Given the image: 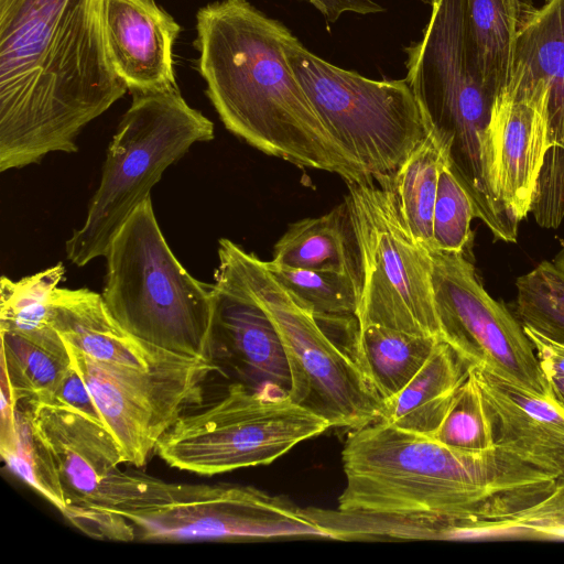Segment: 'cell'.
<instances>
[{
	"label": "cell",
	"mask_w": 564,
	"mask_h": 564,
	"mask_svg": "<svg viewBox=\"0 0 564 564\" xmlns=\"http://www.w3.org/2000/svg\"><path fill=\"white\" fill-rule=\"evenodd\" d=\"M128 88L107 48L104 0H0V171L77 151Z\"/></svg>",
	"instance_id": "obj_1"
},
{
	"label": "cell",
	"mask_w": 564,
	"mask_h": 564,
	"mask_svg": "<svg viewBox=\"0 0 564 564\" xmlns=\"http://www.w3.org/2000/svg\"><path fill=\"white\" fill-rule=\"evenodd\" d=\"M290 30L247 0H218L196 13V69L225 127L259 151L301 169L364 176L327 132L284 47Z\"/></svg>",
	"instance_id": "obj_2"
},
{
	"label": "cell",
	"mask_w": 564,
	"mask_h": 564,
	"mask_svg": "<svg viewBox=\"0 0 564 564\" xmlns=\"http://www.w3.org/2000/svg\"><path fill=\"white\" fill-rule=\"evenodd\" d=\"M338 509L429 512L467 523L495 519L547 496L564 476L501 444L482 452L380 421L348 435Z\"/></svg>",
	"instance_id": "obj_3"
},
{
	"label": "cell",
	"mask_w": 564,
	"mask_h": 564,
	"mask_svg": "<svg viewBox=\"0 0 564 564\" xmlns=\"http://www.w3.org/2000/svg\"><path fill=\"white\" fill-rule=\"evenodd\" d=\"M406 77L427 131L497 240L516 242L519 221L501 199L491 126L496 98L466 67L444 17L431 6L422 37L404 47Z\"/></svg>",
	"instance_id": "obj_4"
},
{
	"label": "cell",
	"mask_w": 564,
	"mask_h": 564,
	"mask_svg": "<svg viewBox=\"0 0 564 564\" xmlns=\"http://www.w3.org/2000/svg\"><path fill=\"white\" fill-rule=\"evenodd\" d=\"M218 259L216 282L248 294L272 321L290 370V399L330 427L357 430L378 421L383 400L357 362L354 338L339 344L291 296L265 261L231 240H219Z\"/></svg>",
	"instance_id": "obj_5"
},
{
	"label": "cell",
	"mask_w": 564,
	"mask_h": 564,
	"mask_svg": "<svg viewBox=\"0 0 564 564\" xmlns=\"http://www.w3.org/2000/svg\"><path fill=\"white\" fill-rule=\"evenodd\" d=\"M104 303L131 336L171 354L210 360L212 286L193 278L169 247L151 196L112 238Z\"/></svg>",
	"instance_id": "obj_6"
},
{
	"label": "cell",
	"mask_w": 564,
	"mask_h": 564,
	"mask_svg": "<svg viewBox=\"0 0 564 564\" xmlns=\"http://www.w3.org/2000/svg\"><path fill=\"white\" fill-rule=\"evenodd\" d=\"M214 139V123L180 88L133 93L109 143L100 184L83 226L66 241L67 259L84 267L105 257L112 238L148 197L163 172L197 142Z\"/></svg>",
	"instance_id": "obj_7"
},
{
	"label": "cell",
	"mask_w": 564,
	"mask_h": 564,
	"mask_svg": "<svg viewBox=\"0 0 564 564\" xmlns=\"http://www.w3.org/2000/svg\"><path fill=\"white\" fill-rule=\"evenodd\" d=\"M288 61L317 116L364 176L393 175L429 131L404 79H370L308 51L290 31Z\"/></svg>",
	"instance_id": "obj_8"
},
{
	"label": "cell",
	"mask_w": 564,
	"mask_h": 564,
	"mask_svg": "<svg viewBox=\"0 0 564 564\" xmlns=\"http://www.w3.org/2000/svg\"><path fill=\"white\" fill-rule=\"evenodd\" d=\"M329 427L288 393L234 381L220 398L183 413L155 454L173 468L213 476L271 464Z\"/></svg>",
	"instance_id": "obj_9"
},
{
	"label": "cell",
	"mask_w": 564,
	"mask_h": 564,
	"mask_svg": "<svg viewBox=\"0 0 564 564\" xmlns=\"http://www.w3.org/2000/svg\"><path fill=\"white\" fill-rule=\"evenodd\" d=\"M344 199L355 237L361 281L359 327L381 325L441 338L430 251L409 232L392 175L347 182Z\"/></svg>",
	"instance_id": "obj_10"
},
{
	"label": "cell",
	"mask_w": 564,
	"mask_h": 564,
	"mask_svg": "<svg viewBox=\"0 0 564 564\" xmlns=\"http://www.w3.org/2000/svg\"><path fill=\"white\" fill-rule=\"evenodd\" d=\"M66 346L105 427L120 445L126 462L135 467L148 463L159 440L183 413L203 403L204 383L220 371L213 361L195 358L149 368L111 365Z\"/></svg>",
	"instance_id": "obj_11"
},
{
	"label": "cell",
	"mask_w": 564,
	"mask_h": 564,
	"mask_svg": "<svg viewBox=\"0 0 564 564\" xmlns=\"http://www.w3.org/2000/svg\"><path fill=\"white\" fill-rule=\"evenodd\" d=\"M441 338L469 367L551 398L522 324L482 286L465 252L430 251Z\"/></svg>",
	"instance_id": "obj_12"
},
{
	"label": "cell",
	"mask_w": 564,
	"mask_h": 564,
	"mask_svg": "<svg viewBox=\"0 0 564 564\" xmlns=\"http://www.w3.org/2000/svg\"><path fill=\"white\" fill-rule=\"evenodd\" d=\"M122 516L142 542L329 539L303 509L249 486L174 484L170 501Z\"/></svg>",
	"instance_id": "obj_13"
},
{
	"label": "cell",
	"mask_w": 564,
	"mask_h": 564,
	"mask_svg": "<svg viewBox=\"0 0 564 564\" xmlns=\"http://www.w3.org/2000/svg\"><path fill=\"white\" fill-rule=\"evenodd\" d=\"M24 404L54 459L65 509L97 508L123 514L171 500L174 484L120 469L126 457L104 425L65 406Z\"/></svg>",
	"instance_id": "obj_14"
},
{
	"label": "cell",
	"mask_w": 564,
	"mask_h": 564,
	"mask_svg": "<svg viewBox=\"0 0 564 564\" xmlns=\"http://www.w3.org/2000/svg\"><path fill=\"white\" fill-rule=\"evenodd\" d=\"M209 355L236 382L289 394L290 370L272 321L248 294L219 282L212 286Z\"/></svg>",
	"instance_id": "obj_15"
},
{
	"label": "cell",
	"mask_w": 564,
	"mask_h": 564,
	"mask_svg": "<svg viewBox=\"0 0 564 564\" xmlns=\"http://www.w3.org/2000/svg\"><path fill=\"white\" fill-rule=\"evenodd\" d=\"M111 64L131 94L177 88L173 46L182 28L155 0H104Z\"/></svg>",
	"instance_id": "obj_16"
},
{
	"label": "cell",
	"mask_w": 564,
	"mask_h": 564,
	"mask_svg": "<svg viewBox=\"0 0 564 564\" xmlns=\"http://www.w3.org/2000/svg\"><path fill=\"white\" fill-rule=\"evenodd\" d=\"M523 101L543 117L547 145L564 149V0L523 3L506 102Z\"/></svg>",
	"instance_id": "obj_17"
},
{
	"label": "cell",
	"mask_w": 564,
	"mask_h": 564,
	"mask_svg": "<svg viewBox=\"0 0 564 564\" xmlns=\"http://www.w3.org/2000/svg\"><path fill=\"white\" fill-rule=\"evenodd\" d=\"M436 7L451 28L469 73L505 104L512 78L522 0H423Z\"/></svg>",
	"instance_id": "obj_18"
},
{
	"label": "cell",
	"mask_w": 564,
	"mask_h": 564,
	"mask_svg": "<svg viewBox=\"0 0 564 564\" xmlns=\"http://www.w3.org/2000/svg\"><path fill=\"white\" fill-rule=\"evenodd\" d=\"M471 368L491 413L496 443L564 476V410L550 398Z\"/></svg>",
	"instance_id": "obj_19"
},
{
	"label": "cell",
	"mask_w": 564,
	"mask_h": 564,
	"mask_svg": "<svg viewBox=\"0 0 564 564\" xmlns=\"http://www.w3.org/2000/svg\"><path fill=\"white\" fill-rule=\"evenodd\" d=\"M51 324L67 345L100 362L149 368L187 358L131 336L110 315L101 294L85 288L55 290Z\"/></svg>",
	"instance_id": "obj_20"
},
{
	"label": "cell",
	"mask_w": 564,
	"mask_h": 564,
	"mask_svg": "<svg viewBox=\"0 0 564 564\" xmlns=\"http://www.w3.org/2000/svg\"><path fill=\"white\" fill-rule=\"evenodd\" d=\"M491 133L500 196L520 223L530 212L535 183L549 149L546 124L533 106L512 101L495 112Z\"/></svg>",
	"instance_id": "obj_21"
},
{
	"label": "cell",
	"mask_w": 564,
	"mask_h": 564,
	"mask_svg": "<svg viewBox=\"0 0 564 564\" xmlns=\"http://www.w3.org/2000/svg\"><path fill=\"white\" fill-rule=\"evenodd\" d=\"M468 373V366L443 340L416 375L383 401L378 421L432 435L447 413Z\"/></svg>",
	"instance_id": "obj_22"
},
{
	"label": "cell",
	"mask_w": 564,
	"mask_h": 564,
	"mask_svg": "<svg viewBox=\"0 0 564 564\" xmlns=\"http://www.w3.org/2000/svg\"><path fill=\"white\" fill-rule=\"evenodd\" d=\"M270 262L293 269L349 273L360 279L357 246L345 203L322 216L291 224L274 245Z\"/></svg>",
	"instance_id": "obj_23"
},
{
	"label": "cell",
	"mask_w": 564,
	"mask_h": 564,
	"mask_svg": "<svg viewBox=\"0 0 564 564\" xmlns=\"http://www.w3.org/2000/svg\"><path fill=\"white\" fill-rule=\"evenodd\" d=\"M1 388L18 403H48L72 367L58 332L26 336L0 330Z\"/></svg>",
	"instance_id": "obj_24"
},
{
	"label": "cell",
	"mask_w": 564,
	"mask_h": 564,
	"mask_svg": "<svg viewBox=\"0 0 564 564\" xmlns=\"http://www.w3.org/2000/svg\"><path fill=\"white\" fill-rule=\"evenodd\" d=\"M440 340L381 325H367L357 329L352 350L366 377L384 401L416 375Z\"/></svg>",
	"instance_id": "obj_25"
},
{
	"label": "cell",
	"mask_w": 564,
	"mask_h": 564,
	"mask_svg": "<svg viewBox=\"0 0 564 564\" xmlns=\"http://www.w3.org/2000/svg\"><path fill=\"white\" fill-rule=\"evenodd\" d=\"M0 453L10 470L58 511L66 507L52 454L36 433L24 403L1 389Z\"/></svg>",
	"instance_id": "obj_26"
},
{
	"label": "cell",
	"mask_w": 564,
	"mask_h": 564,
	"mask_svg": "<svg viewBox=\"0 0 564 564\" xmlns=\"http://www.w3.org/2000/svg\"><path fill=\"white\" fill-rule=\"evenodd\" d=\"M445 153L432 133H427L392 175V184L402 219L413 239L434 250L433 213Z\"/></svg>",
	"instance_id": "obj_27"
},
{
	"label": "cell",
	"mask_w": 564,
	"mask_h": 564,
	"mask_svg": "<svg viewBox=\"0 0 564 564\" xmlns=\"http://www.w3.org/2000/svg\"><path fill=\"white\" fill-rule=\"evenodd\" d=\"M64 272V265L57 263L18 281L2 276L0 330L26 336H43L56 332L51 324L52 301Z\"/></svg>",
	"instance_id": "obj_28"
},
{
	"label": "cell",
	"mask_w": 564,
	"mask_h": 564,
	"mask_svg": "<svg viewBox=\"0 0 564 564\" xmlns=\"http://www.w3.org/2000/svg\"><path fill=\"white\" fill-rule=\"evenodd\" d=\"M268 269L291 296L317 318L357 317L361 281L335 272L280 267L265 261Z\"/></svg>",
	"instance_id": "obj_29"
},
{
	"label": "cell",
	"mask_w": 564,
	"mask_h": 564,
	"mask_svg": "<svg viewBox=\"0 0 564 564\" xmlns=\"http://www.w3.org/2000/svg\"><path fill=\"white\" fill-rule=\"evenodd\" d=\"M564 541V477L544 498L514 512L463 528L462 540Z\"/></svg>",
	"instance_id": "obj_30"
},
{
	"label": "cell",
	"mask_w": 564,
	"mask_h": 564,
	"mask_svg": "<svg viewBox=\"0 0 564 564\" xmlns=\"http://www.w3.org/2000/svg\"><path fill=\"white\" fill-rule=\"evenodd\" d=\"M516 285V314L522 326L564 346V270L543 261Z\"/></svg>",
	"instance_id": "obj_31"
},
{
	"label": "cell",
	"mask_w": 564,
	"mask_h": 564,
	"mask_svg": "<svg viewBox=\"0 0 564 564\" xmlns=\"http://www.w3.org/2000/svg\"><path fill=\"white\" fill-rule=\"evenodd\" d=\"M462 451L482 452L496 446L495 426L471 367L437 430L431 435Z\"/></svg>",
	"instance_id": "obj_32"
},
{
	"label": "cell",
	"mask_w": 564,
	"mask_h": 564,
	"mask_svg": "<svg viewBox=\"0 0 564 564\" xmlns=\"http://www.w3.org/2000/svg\"><path fill=\"white\" fill-rule=\"evenodd\" d=\"M474 217L470 196L445 162L438 177L433 213L434 250L465 252L471 242L470 223Z\"/></svg>",
	"instance_id": "obj_33"
},
{
	"label": "cell",
	"mask_w": 564,
	"mask_h": 564,
	"mask_svg": "<svg viewBox=\"0 0 564 564\" xmlns=\"http://www.w3.org/2000/svg\"><path fill=\"white\" fill-rule=\"evenodd\" d=\"M530 212L544 228H556L564 218V149L550 147L541 166Z\"/></svg>",
	"instance_id": "obj_34"
},
{
	"label": "cell",
	"mask_w": 564,
	"mask_h": 564,
	"mask_svg": "<svg viewBox=\"0 0 564 564\" xmlns=\"http://www.w3.org/2000/svg\"><path fill=\"white\" fill-rule=\"evenodd\" d=\"M86 535L109 541L137 540L134 525L121 513L97 508H66L61 512Z\"/></svg>",
	"instance_id": "obj_35"
},
{
	"label": "cell",
	"mask_w": 564,
	"mask_h": 564,
	"mask_svg": "<svg viewBox=\"0 0 564 564\" xmlns=\"http://www.w3.org/2000/svg\"><path fill=\"white\" fill-rule=\"evenodd\" d=\"M535 350L551 398L564 410V346L523 326Z\"/></svg>",
	"instance_id": "obj_36"
},
{
	"label": "cell",
	"mask_w": 564,
	"mask_h": 564,
	"mask_svg": "<svg viewBox=\"0 0 564 564\" xmlns=\"http://www.w3.org/2000/svg\"><path fill=\"white\" fill-rule=\"evenodd\" d=\"M47 404L72 409L105 426L86 382L73 365Z\"/></svg>",
	"instance_id": "obj_37"
},
{
	"label": "cell",
	"mask_w": 564,
	"mask_h": 564,
	"mask_svg": "<svg viewBox=\"0 0 564 564\" xmlns=\"http://www.w3.org/2000/svg\"><path fill=\"white\" fill-rule=\"evenodd\" d=\"M317 9L327 22L337 21L345 12L372 14L384 9L373 0H306Z\"/></svg>",
	"instance_id": "obj_38"
},
{
	"label": "cell",
	"mask_w": 564,
	"mask_h": 564,
	"mask_svg": "<svg viewBox=\"0 0 564 564\" xmlns=\"http://www.w3.org/2000/svg\"><path fill=\"white\" fill-rule=\"evenodd\" d=\"M557 267L564 270V241H562V248L553 261Z\"/></svg>",
	"instance_id": "obj_39"
}]
</instances>
